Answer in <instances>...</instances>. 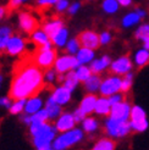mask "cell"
<instances>
[{"label": "cell", "mask_w": 149, "mask_h": 150, "mask_svg": "<svg viewBox=\"0 0 149 150\" xmlns=\"http://www.w3.org/2000/svg\"><path fill=\"white\" fill-rule=\"evenodd\" d=\"M136 12L139 15L140 17H144L145 15H147V13H145V11H144L143 9H140V7H137V9H136Z\"/></svg>", "instance_id": "816d5d0a"}, {"label": "cell", "mask_w": 149, "mask_h": 150, "mask_svg": "<svg viewBox=\"0 0 149 150\" xmlns=\"http://www.w3.org/2000/svg\"><path fill=\"white\" fill-rule=\"evenodd\" d=\"M140 17L139 15L136 12V11H133V12H128L127 15H125L122 21H121V25L123 28H128V27H132V26H135L137 25L138 22L140 21Z\"/></svg>", "instance_id": "1f68e13d"}, {"label": "cell", "mask_w": 149, "mask_h": 150, "mask_svg": "<svg viewBox=\"0 0 149 150\" xmlns=\"http://www.w3.org/2000/svg\"><path fill=\"white\" fill-rule=\"evenodd\" d=\"M57 56L59 55H57V51H56L55 48L48 49V50L35 49L34 54L31 56V59L39 69L45 71V70H49V69H54V65H55Z\"/></svg>", "instance_id": "5b68a950"}, {"label": "cell", "mask_w": 149, "mask_h": 150, "mask_svg": "<svg viewBox=\"0 0 149 150\" xmlns=\"http://www.w3.org/2000/svg\"><path fill=\"white\" fill-rule=\"evenodd\" d=\"M7 9H6V6H3V5H0V22H1L6 16H7Z\"/></svg>", "instance_id": "c3c4849f"}, {"label": "cell", "mask_w": 149, "mask_h": 150, "mask_svg": "<svg viewBox=\"0 0 149 150\" xmlns=\"http://www.w3.org/2000/svg\"><path fill=\"white\" fill-rule=\"evenodd\" d=\"M48 121H49V116L47 114L45 109L35 112V114H33V115H29V125L31 123H37V122H48Z\"/></svg>", "instance_id": "8d00e7d4"}, {"label": "cell", "mask_w": 149, "mask_h": 150, "mask_svg": "<svg viewBox=\"0 0 149 150\" xmlns=\"http://www.w3.org/2000/svg\"><path fill=\"white\" fill-rule=\"evenodd\" d=\"M69 6H70V5H69L67 0H60V1H57L56 5H55V11H56L57 13H61V12H64V11H67Z\"/></svg>", "instance_id": "ee69618b"}, {"label": "cell", "mask_w": 149, "mask_h": 150, "mask_svg": "<svg viewBox=\"0 0 149 150\" xmlns=\"http://www.w3.org/2000/svg\"><path fill=\"white\" fill-rule=\"evenodd\" d=\"M79 7H81V4L79 3H73L72 5H70L69 6V9H67V12H69V15H74V13H77L78 12V10H79Z\"/></svg>", "instance_id": "7dc6e473"}, {"label": "cell", "mask_w": 149, "mask_h": 150, "mask_svg": "<svg viewBox=\"0 0 149 150\" xmlns=\"http://www.w3.org/2000/svg\"><path fill=\"white\" fill-rule=\"evenodd\" d=\"M37 150H54L53 149V145H48V146H43V148H39Z\"/></svg>", "instance_id": "f5cc1de1"}, {"label": "cell", "mask_w": 149, "mask_h": 150, "mask_svg": "<svg viewBox=\"0 0 149 150\" xmlns=\"http://www.w3.org/2000/svg\"><path fill=\"white\" fill-rule=\"evenodd\" d=\"M76 59L79 65H91L93 60L95 59V50L88 48H81L76 54Z\"/></svg>", "instance_id": "484cf974"}, {"label": "cell", "mask_w": 149, "mask_h": 150, "mask_svg": "<svg viewBox=\"0 0 149 150\" xmlns=\"http://www.w3.org/2000/svg\"><path fill=\"white\" fill-rule=\"evenodd\" d=\"M28 133L32 139V145L34 150L53 145L54 140L57 136V131L53 122H37V123H31L28 127Z\"/></svg>", "instance_id": "7a4b0ae2"}, {"label": "cell", "mask_w": 149, "mask_h": 150, "mask_svg": "<svg viewBox=\"0 0 149 150\" xmlns=\"http://www.w3.org/2000/svg\"><path fill=\"white\" fill-rule=\"evenodd\" d=\"M143 47H144V49L149 50V35L143 39Z\"/></svg>", "instance_id": "f907efd6"}, {"label": "cell", "mask_w": 149, "mask_h": 150, "mask_svg": "<svg viewBox=\"0 0 149 150\" xmlns=\"http://www.w3.org/2000/svg\"><path fill=\"white\" fill-rule=\"evenodd\" d=\"M12 100L13 99L10 95H0V108L9 110L12 104Z\"/></svg>", "instance_id": "b9f144b4"}, {"label": "cell", "mask_w": 149, "mask_h": 150, "mask_svg": "<svg viewBox=\"0 0 149 150\" xmlns=\"http://www.w3.org/2000/svg\"><path fill=\"white\" fill-rule=\"evenodd\" d=\"M78 40L81 43L82 48H88L92 50H96L100 47V38L99 34L92 31V29H86V31H82L78 34Z\"/></svg>", "instance_id": "5bb4252c"}, {"label": "cell", "mask_w": 149, "mask_h": 150, "mask_svg": "<svg viewBox=\"0 0 149 150\" xmlns=\"http://www.w3.org/2000/svg\"><path fill=\"white\" fill-rule=\"evenodd\" d=\"M57 1L60 0H35V5L39 10H47L50 9L51 6H55Z\"/></svg>", "instance_id": "ab89813d"}, {"label": "cell", "mask_w": 149, "mask_h": 150, "mask_svg": "<svg viewBox=\"0 0 149 150\" xmlns=\"http://www.w3.org/2000/svg\"><path fill=\"white\" fill-rule=\"evenodd\" d=\"M72 94L73 92H71L70 89H67L66 87H64L62 84H57L53 88V91H51L48 95L50 96L51 99H53L56 104H59L60 106H66V105H69L72 100Z\"/></svg>", "instance_id": "7c38bea8"}, {"label": "cell", "mask_w": 149, "mask_h": 150, "mask_svg": "<svg viewBox=\"0 0 149 150\" xmlns=\"http://www.w3.org/2000/svg\"><path fill=\"white\" fill-rule=\"evenodd\" d=\"M53 123H54L55 128H56V131L59 133L66 132V131H71V129H73V128H76L77 127L76 118H74L72 112H69V111H64Z\"/></svg>", "instance_id": "4fadbf2b"}, {"label": "cell", "mask_w": 149, "mask_h": 150, "mask_svg": "<svg viewBox=\"0 0 149 150\" xmlns=\"http://www.w3.org/2000/svg\"><path fill=\"white\" fill-rule=\"evenodd\" d=\"M29 37H31V38H29L31 39V43L35 47V49L43 48V47H45V45H48V44L51 43L50 37L43 31L42 27H39L35 32H33Z\"/></svg>", "instance_id": "44dd1931"}, {"label": "cell", "mask_w": 149, "mask_h": 150, "mask_svg": "<svg viewBox=\"0 0 149 150\" xmlns=\"http://www.w3.org/2000/svg\"><path fill=\"white\" fill-rule=\"evenodd\" d=\"M81 43L78 40V38L76 37V38H71L69 39L67 44L65 45V52L66 54H69V55H73V56H76V54L78 52V50L81 49Z\"/></svg>", "instance_id": "836d02e7"}, {"label": "cell", "mask_w": 149, "mask_h": 150, "mask_svg": "<svg viewBox=\"0 0 149 150\" xmlns=\"http://www.w3.org/2000/svg\"><path fill=\"white\" fill-rule=\"evenodd\" d=\"M59 73L55 71V69H49L44 71V83L45 86H53L57 82Z\"/></svg>", "instance_id": "d590c367"}, {"label": "cell", "mask_w": 149, "mask_h": 150, "mask_svg": "<svg viewBox=\"0 0 149 150\" xmlns=\"http://www.w3.org/2000/svg\"><path fill=\"white\" fill-rule=\"evenodd\" d=\"M44 86V71L32 61L31 57H26L15 67L9 87V95L13 100L28 99L39 94Z\"/></svg>", "instance_id": "6da1fadb"}, {"label": "cell", "mask_w": 149, "mask_h": 150, "mask_svg": "<svg viewBox=\"0 0 149 150\" xmlns=\"http://www.w3.org/2000/svg\"><path fill=\"white\" fill-rule=\"evenodd\" d=\"M111 62H113V60H111L109 55H103L98 59H94L93 62L89 65V67H91V70L94 74H101L103 72L109 70Z\"/></svg>", "instance_id": "d6986e66"}, {"label": "cell", "mask_w": 149, "mask_h": 150, "mask_svg": "<svg viewBox=\"0 0 149 150\" xmlns=\"http://www.w3.org/2000/svg\"><path fill=\"white\" fill-rule=\"evenodd\" d=\"M99 38H100V45H108V44H110L111 39H113V35H111L110 32L104 31L99 34Z\"/></svg>", "instance_id": "7bdbcfd3"}, {"label": "cell", "mask_w": 149, "mask_h": 150, "mask_svg": "<svg viewBox=\"0 0 149 150\" xmlns=\"http://www.w3.org/2000/svg\"><path fill=\"white\" fill-rule=\"evenodd\" d=\"M81 128L83 129L86 134H94L99 131L100 122L99 120L94 116H87L83 121L81 122Z\"/></svg>", "instance_id": "cb8c5ba5"}, {"label": "cell", "mask_w": 149, "mask_h": 150, "mask_svg": "<svg viewBox=\"0 0 149 150\" xmlns=\"http://www.w3.org/2000/svg\"><path fill=\"white\" fill-rule=\"evenodd\" d=\"M13 35V31L10 26H0V54L5 52L6 45Z\"/></svg>", "instance_id": "f1b7e54d"}, {"label": "cell", "mask_w": 149, "mask_h": 150, "mask_svg": "<svg viewBox=\"0 0 149 150\" xmlns=\"http://www.w3.org/2000/svg\"><path fill=\"white\" fill-rule=\"evenodd\" d=\"M25 106H26V99L12 100L9 112L13 116H21L22 114H25Z\"/></svg>", "instance_id": "4dcf8cb0"}, {"label": "cell", "mask_w": 149, "mask_h": 150, "mask_svg": "<svg viewBox=\"0 0 149 150\" xmlns=\"http://www.w3.org/2000/svg\"><path fill=\"white\" fill-rule=\"evenodd\" d=\"M118 6H120V4L117 3V0H103L101 3L103 11L108 15L116 13L118 11Z\"/></svg>", "instance_id": "e575fe53"}, {"label": "cell", "mask_w": 149, "mask_h": 150, "mask_svg": "<svg viewBox=\"0 0 149 150\" xmlns=\"http://www.w3.org/2000/svg\"><path fill=\"white\" fill-rule=\"evenodd\" d=\"M17 22H18L20 31L23 34H27V35H31L33 32H35L37 29L39 28L38 18L28 10H23V11L18 12Z\"/></svg>", "instance_id": "8992f818"}, {"label": "cell", "mask_w": 149, "mask_h": 150, "mask_svg": "<svg viewBox=\"0 0 149 150\" xmlns=\"http://www.w3.org/2000/svg\"><path fill=\"white\" fill-rule=\"evenodd\" d=\"M101 81L103 78L100 77V74H92L84 83H83V88H84V92L89 93V94H96L99 93V89L101 86Z\"/></svg>", "instance_id": "603a6c76"}, {"label": "cell", "mask_w": 149, "mask_h": 150, "mask_svg": "<svg viewBox=\"0 0 149 150\" xmlns=\"http://www.w3.org/2000/svg\"><path fill=\"white\" fill-rule=\"evenodd\" d=\"M117 3L120 4L121 6H123V7H128L132 4V0H117Z\"/></svg>", "instance_id": "681fc988"}, {"label": "cell", "mask_w": 149, "mask_h": 150, "mask_svg": "<svg viewBox=\"0 0 149 150\" xmlns=\"http://www.w3.org/2000/svg\"><path fill=\"white\" fill-rule=\"evenodd\" d=\"M45 105V98L42 94H35L31 98L26 99V106H25V114L26 115H33L44 109Z\"/></svg>", "instance_id": "2e32d148"}, {"label": "cell", "mask_w": 149, "mask_h": 150, "mask_svg": "<svg viewBox=\"0 0 149 150\" xmlns=\"http://www.w3.org/2000/svg\"><path fill=\"white\" fill-rule=\"evenodd\" d=\"M29 1V0H9V3L6 4V9H7V13H11L12 11L17 10L20 6H22L25 3Z\"/></svg>", "instance_id": "60d3db41"}, {"label": "cell", "mask_w": 149, "mask_h": 150, "mask_svg": "<svg viewBox=\"0 0 149 150\" xmlns=\"http://www.w3.org/2000/svg\"><path fill=\"white\" fill-rule=\"evenodd\" d=\"M130 123L132 127V131L135 132H144L148 128L145 111L140 106H138V105L132 106L131 115H130Z\"/></svg>", "instance_id": "30bf717a"}, {"label": "cell", "mask_w": 149, "mask_h": 150, "mask_svg": "<svg viewBox=\"0 0 149 150\" xmlns=\"http://www.w3.org/2000/svg\"><path fill=\"white\" fill-rule=\"evenodd\" d=\"M148 64H149V50L139 49L135 54V65L137 66L138 70H140Z\"/></svg>", "instance_id": "f546056e"}, {"label": "cell", "mask_w": 149, "mask_h": 150, "mask_svg": "<svg viewBox=\"0 0 149 150\" xmlns=\"http://www.w3.org/2000/svg\"><path fill=\"white\" fill-rule=\"evenodd\" d=\"M86 133L81 127H76L71 131H66L57 133V136L53 143V149L54 150H69L77 144L82 143L84 140Z\"/></svg>", "instance_id": "3957f363"}, {"label": "cell", "mask_w": 149, "mask_h": 150, "mask_svg": "<svg viewBox=\"0 0 149 150\" xmlns=\"http://www.w3.org/2000/svg\"><path fill=\"white\" fill-rule=\"evenodd\" d=\"M115 149H116V142L109 137L99 138L91 148V150H115Z\"/></svg>", "instance_id": "4316f807"}, {"label": "cell", "mask_w": 149, "mask_h": 150, "mask_svg": "<svg viewBox=\"0 0 149 150\" xmlns=\"http://www.w3.org/2000/svg\"><path fill=\"white\" fill-rule=\"evenodd\" d=\"M148 35H149V25L148 23L139 26L138 29L135 32V38L138 39V40H143Z\"/></svg>", "instance_id": "f35d334b"}, {"label": "cell", "mask_w": 149, "mask_h": 150, "mask_svg": "<svg viewBox=\"0 0 149 150\" xmlns=\"http://www.w3.org/2000/svg\"><path fill=\"white\" fill-rule=\"evenodd\" d=\"M64 27H65V22L59 16H54L51 18H48V20L44 21L43 25H42V29L50 37V38Z\"/></svg>", "instance_id": "ac0fdd59"}, {"label": "cell", "mask_w": 149, "mask_h": 150, "mask_svg": "<svg viewBox=\"0 0 149 150\" xmlns=\"http://www.w3.org/2000/svg\"><path fill=\"white\" fill-rule=\"evenodd\" d=\"M132 106L127 100H123L118 104H115L111 106L110 116L111 118L117 120V121H130V115H131Z\"/></svg>", "instance_id": "9a60e30c"}, {"label": "cell", "mask_w": 149, "mask_h": 150, "mask_svg": "<svg viewBox=\"0 0 149 150\" xmlns=\"http://www.w3.org/2000/svg\"><path fill=\"white\" fill-rule=\"evenodd\" d=\"M103 129L106 137L113 139H120L127 137L132 132V127L130 121H117L111 117H105L103 123Z\"/></svg>", "instance_id": "277c9868"}, {"label": "cell", "mask_w": 149, "mask_h": 150, "mask_svg": "<svg viewBox=\"0 0 149 150\" xmlns=\"http://www.w3.org/2000/svg\"><path fill=\"white\" fill-rule=\"evenodd\" d=\"M132 81H133L132 72L122 76V83H121V93L122 94H127L130 92V89L132 88Z\"/></svg>", "instance_id": "74e56055"}, {"label": "cell", "mask_w": 149, "mask_h": 150, "mask_svg": "<svg viewBox=\"0 0 149 150\" xmlns=\"http://www.w3.org/2000/svg\"><path fill=\"white\" fill-rule=\"evenodd\" d=\"M121 83H122V77L116 76V74L109 73L101 81V86L99 89V94L101 96H109L114 95L116 93L121 92Z\"/></svg>", "instance_id": "52a82bcc"}, {"label": "cell", "mask_w": 149, "mask_h": 150, "mask_svg": "<svg viewBox=\"0 0 149 150\" xmlns=\"http://www.w3.org/2000/svg\"><path fill=\"white\" fill-rule=\"evenodd\" d=\"M3 83H4V74L0 72V89H1V87H3Z\"/></svg>", "instance_id": "db71d44e"}, {"label": "cell", "mask_w": 149, "mask_h": 150, "mask_svg": "<svg viewBox=\"0 0 149 150\" xmlns=\"http://www.w3.org/2000/svg\"><path fill=\"white\" fill-rule=\"evenodd\" d=\"M72 114H73V116H74V118H76V121H77V123H81L82 121H83V120L87 117L83 112H82L78 108H76L74 109L73 111H72Z\"/></svg>", "instance_id": "bcb514c9"}, {"label": "cell", "mask_w": 149, "mask_h": 150, "mask_svg": "<svg viewBox=\"0 0 149 150\" xmlns=\"http://www.w3.org/2000/svg\"><path fill=\"white\" fill-rule=\"evenodd\" d=\"M44 109H45L47 114L49 116V121L50 122H54L55 120L64 112V108L60 106L59 104H56L49 95H47V98H45V105H44Z\"/></svg>", "instance_id": "ffe728a7"}, {"label": "cell", "mask_w": 149, "mask_h": 150, "mask_svg": "<svg viewBox=\"0 0 149 150\" xmlns=\"http://www.w3.org/2000/svg\"><path fill=\"white\" fill-rule=\"evenodd\" d=\"M79 66V62L77 61L76 56L73 55H69V54H62V55H59L55 65H54V69L59 74H65L70 71H74Z\"/></svg>", "instance_id": "8fae6325"}, {"label": "cell", "mask_w": 149, "mask_h": 150, "mask_svg": "<svg viewBox=\"0 0 149 150\" xmlns=\"http://www.w3.org/2000/svg\"><path fill=\"white\" fill-rule=\"evenodd\" d=\"M50 39H51V43H53L55 49H64L69 42V29L66 27L61 28L60 31L56 32Z\"/></svg>", "instance_id": "d4e9b609"}, {"label": "cell", "mask_w": 149, "mask_h": 150, "mask_svg": "<svg viewBox=\"0 0 149 150\" xmlns=\"http://www.w3.org/2000/svg\"><path fill=\"white\" fill-rule=\"evenodd\" d=\"M74 72H76L77 77L79 79V82L82 84L84 83V82L92 76L93 72L91 70V67H89V65H79L76 70H74Z\"/></svg>", "instance_id": "d6a6232c"}, {"label": "cell", "mask_w": 149, "mask_h": 150, "mask_svg": "<svg viewBox=\"0 0 149 150\" xmlns=\"http://www.w3.org/2000/svg\"><path fill=\"white\" fill-rule=\"evenodd\" d=\"M109 100H110L111 105H115V104H118V103H121V101H123V100H126V99H125V94H122V93L120 92V93H116V94H114V95L109 96Z\"/></svg>", "instance_id": "f6af8a7d"}, {"label": "cell", "mask_w": 149, "mask_h": 150, "mask_svg": "<svg viewBox=\"0 0 149 150\" xmlns=\"http://www.w3.org/2000/svg\"><path fill=\"white\" fill-rule=\"evenodd\" d=\"M133 70V62L130 57V55H122L120 57L115 59L113 62H111L110 67H109V72L111 74H116V76H125L130 72H132Z\"/></svg>", "instance_id": "9c48e42d"}, {"label": "cell", "mask_w": 149, "mask_h": 150, "mask_svg": "<svg viewBox=\"0 0 149 150\" xmlns=\"http://www.w3.org/2000/svg\"><path fill=\"white\" fill-rule=\"evenodd\" d=\"M27 39L23 35L13 33V35L10 38L9 43L6 45L5 49V54L12 57H21L22 55L26 54L27 51Z\"/></svg>", "instance_id": "ba28073f"}, {"label": "cell", "mask_w": 149, "mask_h": 150, "mask_svg": "<svg viewBox=\"0 0 149 150\" xmlns=\"http://www.w3.org/2000/svg\"><path fill=\"white\" fill-rule=\"evenodd\" d=\"M96 100H98V96H96V94L86 93V94L83 95V98L81 99V101H79V104H78L77 108H78L82 112H83L86 116H91L92 114H94Z\"/></svg>", "instance_id": "e0dca14e"}, {"label": "cell", "mask_w": 149, "mask_h": 150, "mask_svg": "<svg viewBox=\"0 0 149 150\" xmlns=\"http://www.w3.org/2000/svg\"><path fill=\"white\" fill-rule=\"evenodd\" d=\"M79 79L77 77V74L74 71H70L67 73H65V77H64V81H62V86L66 87L67 89H70L71 92H74L77 89V87L79 86Z\"/></svg>", "instance_id": "83f0119b"}, {"label": "cell", "mask_w": 149, "mask_h": 150, "mask_svg": "<svg viewBox=\"0 0 149 150\" xmlns=\"http://www.w3.org/2000/svg\"><path fill=\"white\" fill-rule=\"evenodd\" d=\"M111 106H113V105H111L109 98L100 95V96H98V100H96L94 114L100 117H108V116H110Z\"/></svg>", "instance_id": "7402d4cb"}]
</instances>
